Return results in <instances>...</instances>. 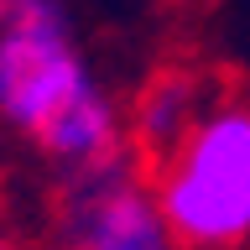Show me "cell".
I'll return each instance as SVG.
<instances>
[{
	"label": "cell",
	"instance_id": "cell-1",
	"mask_svg": "<svg viewBox=\"0 0 250 250\" xmlns=\"http://www.w3.org/2000/svg\"><path fill=\"white\" fill-rule=\"evenodd\" d=\"M0 125L58 167L136 151L125 109L78 52L62 0H0Z\"/></svg>",
	"mask_w": 250,
	"mask_h": 250
},
{
	"label": "cell",
	"instance_id": "cell-2",
	"mask_svg": "<svg viewBox=\"0 0 250 250\" xmlns=\"http://www.w3.org/2000/svg\"><path fill=\"white\" fill-rule=\"evenodd\" d=\"M146 172L183 250L250 245V99H214Z\"/></svg>",
	"mask_w": 250,
	"mask_h": 250
},
{
	"label": "cell",
	"instance_id": "cell-3",
	"mask_svg": "<svg viewBox=\"0 0 250 250\" xmlns=\"http://www.w3.org/2000/svg\"><path fill=\"white\" fill-rule=\"evenodd\" d=\"M47 250H183L136 151L62 167L47 203Z\"/></svg>",
	"mask_w": 250,
	"mask_h": 250
},
{
	"label": "cell",
	"instance_id": "cell-4",
	"mask_svg": "<svg viewBox=\"0 0 250 250\" xmlns=\"http://www.w3.org/2000/svg\"><path fill=\"white\" fill-rule=\"evenodd\" d=\"M214 104L208 89H203V78L183 62H162L136 94H130V109H125V130H130V146L136 156L151 167L162 156L177 146V141L193 130L203 109Z\"/></svg>",
	"mask_w": 250,
	"mask_h": 250
},
{
	"label": "cell",
	"instance_id": "cell-5",
	"mask_svg": "<svg viewBox=\"0 0 250 250\" xmlns=\"http://www.w3.org/2000/svg\"><path fill=\"white\" fill-rule=\"evenodd\" d=\"M0 250H31L26 240H21V234L11 229V219H5V214H0Z\"/></svg>",
	"mask_w": 250,
	"mask_h": 250
}]
</instances>
